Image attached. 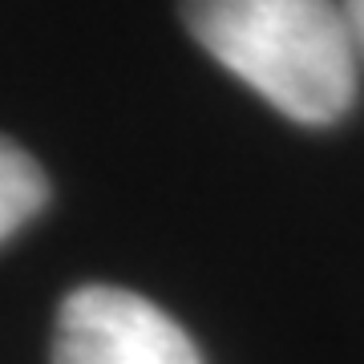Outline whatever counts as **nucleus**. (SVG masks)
Returning a JSON list of instances; mask_svg holds the SVG:
<instances>
[{"label":"nucleus","instance_id":"obj_1","mask_svg":"<svg viewBox=\"0 0 364 364\" xmlns=\"http://www.w3.org/2000/svg\"><path fill=\"white\" fill-rule=\"evenodd\" d=\"M191 37L227 73L299 126H336L360 61L336 0H182Z\"/></svg>","mask_w":364,"mask_h":364},{"label":"nucleus","instance_id":"obj_2","mask_svg":"<svg viewBox=\"0 0 364 364\" xmlns=\"http://www.w3.org/2000/svg\"><path fill=\"white\" fill-rule=\"evenodd\" d=\"M53 364H203L170 312L130 287L85 284L57 308Z\"/></svg>","mask_w":364,"mask_h":364},{"label":"nucleus","instance_id":"obj_3","mask_svg":"<svg viewBox=\"0 0 364 364\" xmlns=\"http://www.w3.org/2000/svg\"><path fill=\"white\" fill-rule=\"evenodd\" d=\"M45 198H49V178L37 166V158L0 138V243L13 239L45 207Z\"/></svg>","mask_w":364,"mask_h":364},{"label":"nucleus","instance_id":"obj_4","mask_svg":"<svg viewBox=\"0 0 364 364\" xmlns=\"http://www.w3.org/2000/svg\"><path fill=\"white\" fill-rule=\"evenodd\" d=\"M336 9H340L344 28H348L352 49H356V61L364 69V0H336Z\"/></svg>","mask_w":364,"mask_h":364}]
</instances>
